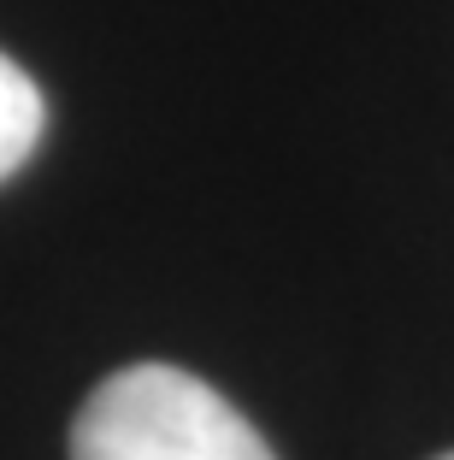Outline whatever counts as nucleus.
Masks as SVG:
<instances>
[{
	"label": "nucleus",
	"instance_id": "nucleus-1",
	"mask_svg": "<svg viewBox=\"0 0 454 460\" xmlns=\"http://www.w3.org/2000/svg\"><path fill=\"white\" fill-rule=\"evenodd\" d=\"M71 460H278L207 378L142 360L94 384L71 420Z\"/></svg>",
	"mask_w": 454,
	"mask_h": 460
},
{
	"label": "nucleus",
	"instance_id": "nucleus-3",
	"mask_svg": "<svg viewBox=\"0 0 454 460\" xmlns=\"http://www.w3.org/2000/svg\"><path fill=\"white\" fill-rule=\"evenodd\" d=\"M437 460H454V455H437Z\"/></svg>",
	"mask_w": 454,
	"mask_h": 460
},
{
	"label": "nucleus",
	"instance_id": "nucleus-2",
	"mask_svg": "<svg viewBox=\"0 0 454 460\" xmlns=\"http://www.w3.org/2000/svg\"><path fill=\"white\" fill-rule=\"evenodd\" d=\"M48 130V101H41L36 77L18 66L13 54H0V183L30 165Z\"/></svg>",
	"mask_w": 454,
	"mask_h": 460
}]
</instances>
